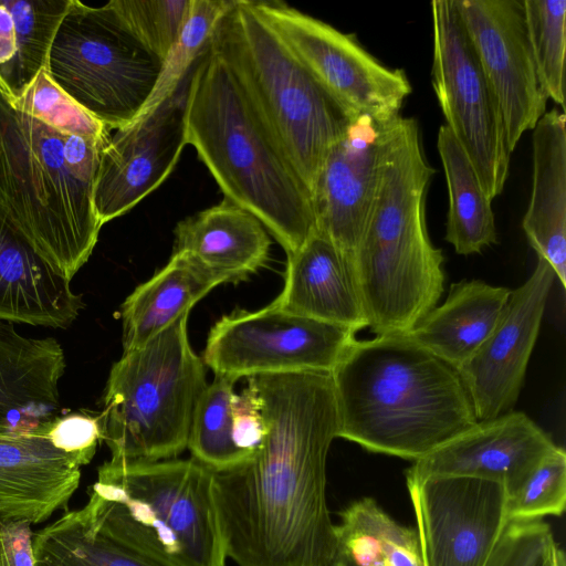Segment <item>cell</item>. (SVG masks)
Returning <instances> with one entry per match:
<instances>
[{"instance_id":"e575fe53","label":"cell","mask_w":566,"mask_h":566,"mask_svg":"<svg viewBox=\"0 0 566 566\" xmlns=\"http://www.w3.org/2000/svg\"><path fill=\"white\" fill-rule=\"evenodd\" d=\"M108 3L134 35L164 61L178 38L190 0H112Z\"/></svg>"},{"instance_id":"30bf717a","label":"cell","mask_w":566,"mask_h":566,"mask_svg":"<svg viewBox=\"0 0 566 566\" xmlns=\"http://www.w3.org/2000/svg\"><path fill=\"white\" fill-rule=\"evenodd\" d=\"M432 86L447 126L470 158L492 201L504 189L511 151L497 98L455 0L431 2Z\"/></svg>"},{"instance_id":"9a60e30c","label":"cell","mask_w":566,"mask_h":566,"mask_svg":"<svg viewBox=\"0 0 566 566\" xmlns=\"http://www.w3.org/2000/svg\"><path fill=\"white\" fill-rule=\"evenodd\" d=\"M481 66L497 98L511 153L546 112L527 34L523 0H455Z\"/></svg>"},{"instance_id":"83f0119b","label":"cell","mask_w":566,"mask_h":566,"mask_svg":"<svg viewBox=\"0 0 566 566\" xmlns=\"http://www.w3.org/2000/svg\"><path fill=\"white\" fill-rule=\"evenodd\" d=\"M32 547L34 566H166L112 536L86 505L33 533Z\"/></svg>"},{"instance_id":"ba28073f","label":"cell","mask_w":566,"mask_h":566,"mask_svg":"<svg viewBox=\"0 0 566 566\" xmlns=\"http://www.w3.org/2000/svg\"><path fill=\"white\" fill-rule=\"evenodd\" d=\"M188 316L113 364L99 416L109 460L154 462L187 449L193 412L208 385L205 363L189 343Z\"/></svg>"},{"instance_id":"d4e9b609","label":"cell","mask_w":566,"mask_h":566,"mask_svg":"<svg viewBox=\"0 0 566 566\" xmlns=\"http://www.w3.org/2000/svg\"><path fill=\"white\" fill-rule=\"evenodd\" d=\"M222 283H228L224 276L187 254L174 252L168 263L122 304L123 352L145 345Z\"/></svg>"},{"instance_id":"ffe728a7","label":"cell","mask_w":566,"mask_h":566,"mask_svg":"<svg viewBox=\"0 0 566 566\" xmlns=\"http://www.w3.org/2000/svg\"><path fill=\"white\" fill-rule=\"evenodd\" d=\"M65 355L53 337H30L0 319V422L23 431L50 426L59 416Z\"/></svg>"},{"instance_id":"4316f807","label":"cell","mask_w":566,"mask_h":566,"mask_svg":"<svg viewBox=\"0 0 566 566\" xmlns=\"http://www.w3.org/2000/svg\"><path fill=\"white\" fill-rule=\"evenodd\" d=\"M437 148L449 195L444 239L458 254L479 253L497 242L492 201L470 158L446 124L439 128Z\"/></svg>"},{"instance_id":"cb8c5ba5","label":"cell","mask_w":566,"mask_h":566,"mask_svg":"<svg viewBox=\"0 0 566 566\" xmlns=\"http://www.w3.org/2000/svg\"><path fill=\"white\" fill-rule=\"evenodd\" d=\"M510 294L480 280L454 283L442 305L403 335L458 369L488 338Z\"/></svg>"},{"instance_id":"ac0fdd59","label":"cell","mask_w":566,"mask_h":566,"mask_svg":"<svg viewBox=\"0 0 566 566\" xmlns=\"http://www.w3.org/2000/svg\"><path fill=\"white\" fill-rule=\"evenodd\" d=\"M556 446L524 412L507 411L478 421L467 431L413 461L407 481L431 476H467L503 484L515 491Z\"/></svg>"},{"instance_id":"f546056e","label":"cell","mask_w":566,"mask_h":566,"mask_svg":"<svg viewBox=\"0 0 566 566\" xmlns=\"http://www.w3.org/2000/svg\"><path fill=\"white\" fill-rule=\"evenodd\" d=\"M235 379L214 376L200 396L192 417L188 446L192 458L213 472L238 468L254 457L237 447L231 405Z\"/></svg>"},{"instance_id":"44dd1931","label":"cell","mask_w":566,"mask_h":566,"mask_svg":"<svg viewBox=\"0 0 566 566\" xmlns=\"http://www.w3.org/2000/svg\"><path fill=\"white\" fill-rule=\"evenodd\" d=\"M83 307L71 281L54 272L0 216V319L66 328Z\"/></svg>"},{"instance_id":"7c38bea8","label":"cell","mask_w":566,"mask_h":566,"mask_svg":"<svg viewBox=\"0 0 566 566\" xmlns=\"http://www.w3.org/2000/svg\"><path fill=\"white\" fill-rule=\"evenodd\" d=\"M355 332L271 304L223 315L211 327L202 360L216 376L238 380L263 374L332 373Z\"/></svg>"},{"instance_id":"f35d334b","label":"cell","mask_w":566,"mask_h":566,"mask_svg":"<svg viewBox=\"0 0 566 566\" xmlns=\"http://www.w3.org/2000/svg\"><path fill=\"white\" fill-rule=\"evenodd\" d=\"M56 511L54 505L0 472V520H27L31 524H39L48 521Z\"/></svg>"},{"instance_id":"1f68e13d","label":"cell","mask_w":566,"mask_h":566,"mask_svg":"<svg viewBox=\"0 0 566 566\" xmlns=\"http://www.w3.org/2000/svg\"><path fill=\"white\" fill-rule=\"evenodd\" d=\"M535 65L548 96L564 107L566 0H523Z\"/></svg>"},{"instance_id":"8d00e7d4","label":"cell","mask_w":566,"mask_h":566,"mask_svg":"<svg viewBox=\"0 0 566 566\" xmlns=\"http://www.w3.org/2000/svg\"><path fill=\"white\" fill-rule=\"evenodd\" d=\"M101 434L99 417L86 413L57 417L48 431V437L55 448L67 453L84 454L91 459L95 454Z\"/></svg>"},{"instance_id":"7a4b0ae2","label":"cell","mask_w":566,"mask_h":566,"mask_svg":"<svg viewBox=\"0 0 566 566\" xmlns=\"http://www.w3.org/2000/svg\"><path fill=\"white\" fill-rule=\"evenodd\" d=\"M338 436L416 461L478 422L458 370L403 334L357 340L331 373Z\"/></svg>"},{"instance_id":"3957f363","label":"cell","mask_w":566,"mask_h":566,"mask_svg":"<svg viewBox=\"0 0 566 566\" xmlns=\"http://www.w3.org/2000/svg\"><path fill=\"white\" fill-rule=\"evenodd\" d=\"M433 174L417 120L398 115L387 122L376 197L353 255L368 327L376 335L409 332L443 292V254L426 224Z\"/></svg>"},{"instance_id":"2e32d148","label":"cell","mask_w":566,"mask_h":566,"mask_svg":"<svg viewBox=\"0 0 566 566\" xmlns=\"http://www.w3.org/2000/svg\"><path fill=\"white\" fill-rule=\"evenodd\" d=\"M554 279L553 269L538 258L531 276L511 291L488 338L457 369L478 421L505 413L516 403Z\"/></svg>"},{"instance_id":"603a6c76","label":"cell","mask_w":566,"mask_h":566,"mask_svg":"<svg viewBox=\"0 0 566 566\" xmlns=\"http://www.w3.org/2000/svg\"><path fill=\"white\" fill-rule=\"evenodd\" d=\"M174 252L187 254L228 282L247 279L269 260L271 239L260 220L223 198L179 221Z\"/></svg>"},{"instance_id":"d6986e66","label":"cell","mask_w":566,"mask_h":566,"mask_svg":"<svg viewBox=\"0 0 566 566\" xmlns=\"http://www.w3.org/2000/svg\"><path fill=\"white\" fill-rule=\"evenodd\" d=\"M271 305L355 333L368 326L353 256L316 229L287 255L284 286Z\"/></svg>"},{"instance_id":"5bb4252c","label":"cell","mask_w":566,"mask_h":566,"mask_svg":"<svg viewBox=\"0 0 566 566\" xmlns=\"http://www.w3.org/2000/svg\"><path fill=\"white\" fill-rule=\"evenodd\" d=\"M193 67L156 108L109 136L99 156L93 195L102 227L128 212L174 170L187 145V101Z\"/></svg>"},{"instance_id":"f1b7e54d","label":"cell","mask_w":566,"mask_h":566,"mask_svg":"<svg viewBox=\"0 0 566 566\" xmlns=\"http://www.w3.org/2000/svg\"><path fill=\"white\" fill-rule=\"evenodd\" d=\"M335 538L336 555L352 566H423L417 531L399 524L368 496L339 512Z\"/></svg>"},{"instance_id":"d590c367","label":"cell","mask_w":566,"mask_h":566,"mask_svg":"<svg viewBox=\"0 0 566 566\" xmlns=\"http://www.w3.org/2000/svg\"><path fill=\"white\" fill-rule=\"evenodd\" d=\"M484 566H565V556L542 520L511 521Z\"/></svg>"},{"instance_id":"484cf974","label":"cell","mask_w":566,"mask_h":566,"mask_svg":"<svg viewBox=\"0 0 566 566\" xmlns=\"http://www.w3.org/2000/svg\"><path fill=\"white\" fill-rule=\"evenodd\" d=\"M72 0H0V83L18 97L48 66Z\"/></svg>"},{"instance_id":"836d02e7","label":"cell","mask_w":566,"mask_h":566,"mask_svg":"<svg viewBox=\"0 0 566 566\" xmlns=\"http://www.w3.org/2000/svg\"><path fill=\"white\" fill-rule=\"evenodd\" d=\"M566 503V453L557 447L544 457L521 485L509 494L506 518L542 520L562 515Z\"/></svg>"},{"instance_id":"7402d4cb","label":"cell","mask_w":566,"mask_h":566,"mask_svg":"<svg viewBox=\"0 0 566 566\" xmlns=\"http://www.w3.org/2000/svg\"><path fill=\"white\" fill-rule=\"evenodd\" d=\"M531 199L522 221L538 258L566 287V116L553 108L533 128Z\"/></svg>"},{"instance_id":"74e56055","label":"cell","mask_w":566,"mask_h":566,"mask_svg":"<svg viewBox=\"0 0 566 566\" xmlns=\"http://www.w3.org/2000/svg\"><path fill=\"white\" fill-rule=\"evenodd\" d=\"M231 417L234 443L254 457L263 442L265 427L256 391L250 382L240 394H234Z\"/></svg>"},{"instance_id":"ab89813d","label":"cell","mask_w":566,"mask_h":566,"mask_svg":"<svg viewBox=\"0 0 566 566\" xmlns=\"http://www.w3.org/2000/svg\"><path fill=\"white\" fill-rule=\"evenodd\" d=\"M31 523L0 520V566H34Z\"/></svg>"},{"instance_id":"52a82bcc","label":"cell","mask_w":566,"mask_h":566,"mask_svg":"<svg viewBox=\"0 0 566 566\" xmlns=\"http://www.w3.org/2000/svg\"><path fill=\"white\" fill-rule=\"evenodd\" d=\"M311 192L332 146L356 117L300 63L251 0H238L209 43Z\"/></svg>"},{"instance_id":"e0dca14e","label":"cell","mask_w":566,"mask_h":566,"mask_svg":"<svg viewBox=\"0 0 566 566\" xmlns=\"http://www.w3.org/2000/svg\"><path fill=\"white\" fill-rule=\"evenodd\" d=\"M386 123L356 116L329 149L311 192L315 229L352 256L376 197Z\"/></svg>"},{"instance_id":"277c9868","label":"cell","mask_w":566,"mask_h":566,"mask_svg":"<svg viewBox=\"0 0 566 566\" xmlns=\"http://www.w3.org/2000/svg\"><path fill=\"white\" fill-rule=\"evenodd\" d=\"M186 140L224 198L255 216L286 255L315 231L308 190L210 45L192 71Z\"/></svg>"},{"instance_id":"8992f818","label":"cell","mask_w":566,"mask_h":566,"mask_svg":"<svg viewBox=\"0 0 566 566\" xmlns=\"http://www.w3.org/2000/svg\"><path fill=\"white\" fill-rule=\"evenodd\" d=\"M214 472L195 460L105 461L85 505L112 536L166 566H226Z\"/></svg>"},{"instance_id":"d6a6232c","label":"cell","mask_w":566,"mask_h":566,"mask_svg":"<svg viewBox=\"0 0 566 566\" xmlns=\"http://www.w3.org/2000/svg\"><path fill=\"white\" fill-rule=\"evenodd\" d=\"M10 97L17 108L61 134L101 140H106L111 136L105 126L85 112L51 78L46 69L40 71L18 97Z\"/></svg>"},{"instance_id":"9c48e42d","label":"cell","mask_w":566,"mask_h":566,"mask_svg":"<svg viewBox=\"0 0 566 566\" xmlns=\"http://www.w3.org/2000/svg\"><path fill=\"white\" fill-rule=\"evenodd\" d=\"M161 65L108 2L90 7L72 0L51 44L46 71L111 132L136 119Z\"/></svg>"},{"instance_id":"6da1fadb","label":"cell","mask_w":566,"mask_h":566,"mask_svg":"<svg viewBox=\"0 0 566 566\" xmlns=\"http://www.w3.org/2000/svg\"><path fill=\"white\" fill-rule=\"evenodd\" d=\"M265 436L249 462L213 474L227 557L239 566H328L336 555L326 463L338 436L329 373L248 377Z\"/></svg>"},{"instance_id":"4dcf8cb0","label":"cell","mask_w":566,"mask_h":566,"mask_svg":"<svg viewBox=\"0 0 566 566\" xmlns=\"http://www.w3.org/2000/svg\"><path fill=\"white\" fill-rule=\"evenodd\" d=\"M238 0H190L187 17L169 53L163 61L157 83L139 115L164 102L203 53L221 21Z\"/></svg>"},{"instance_id":"8fae6325","label":"cell","mask_w":566,"mask_h":566,"mask_svg":"<svg viewBox=\"0 0 566 566\" xmlns=\"http://www.w3.org/2000/svg\"><path fill=\"white\" fill-rule=\"evenodd\" d=\"M300 63L348 113L386 123L412 87L402 70L389 69L353 35L281 1L251 0Z\"/></svg>"},{"instance_id":"5b68a950","label":"cell","mask_w":566,"mask_h":566,"mask_svg":"<svg viewBox=\"0 0 566 566\" xmlns=\"http://www.w3.org/2000/svg\"><path fill=\"white\" fill-rule=\"evenodd\" d=\"M94 185L72 167L65 134L17 108L0 83V216L69 281L88 261L102 228Z\"/></svg>"},{"instance_id":"4fadbf2b","label":"cell","mask_w":566,"mask_h":566,"mask_svg":"<svg viewBox=\"0 0 566 566\" xmlns=\"http://www.w3.org/2000/svg\"><path fill=\"white\" fill-rule=\"evenodd\" d=\"M423 566H484L506 518V488L467 476L407 481Z\"/></svg>"}]
</instances>
